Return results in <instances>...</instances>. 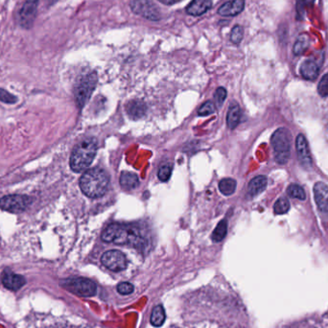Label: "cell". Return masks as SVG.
I'll use <instances>...</instances> for the list:
<instances>
[{
	"label": "cell",
	"mask_w": 328,
	"mask_h": 328,
	"mask_svg": "<svg viewBox=\"0 0 328 328\" xmlns=\"http://www.w3.org/2000/svg\"><path fill=\"white\" fill-rule=\"evenodd\" d=\"M97 82L96 73H90L82 77L75 88V99L79 108H82L89 99Z\"/></svg>",
	"instance_id": "cell-6"
},
{
	"label": "cell",
	"mask_w": 328,
	"mask_h": 328,
	"mask_svg": "<svg viewBox=\"0 0 328 328\" xmlns=\"http://www.w3.org/2000/svg\"><path fill=\"white\" fill-rule=\"evenodd\" d=\"M296 148H297V154L300 162L305 168L312 166V158L309 145L307 142V139L305 138L304 134H300L297 136L296 140Z\"/></svg>",
	"instance_id": "cell-10"
},
{
	"label": "cell",
	"mask_w": 328,
	"mask_h": 328,
	"mask_svg": "<svg viewBox=\"0 0 328 328\" xmlns=\"http://www.w3.org/2000/svg\"><path fill=\"white\" fill-rule=\"evenodd\" d=\"M103 241L107 243L118 245H132L134 247H142L143 240L138 235L137 231L133 228L122 226L118 224H111L102 233Z\"/></svg>",
	"instance_id": "cell-3"
},
{
	"label": "cell",
	"mask_w": 328,
	"mask_h": 328,
	"mask_svg": "<svg viewBox=\"0 0 328 328\" xmlns=\"http://www.w3.org/2000/svg\"><path fill=\"white\" fill-rule=\"evenodd\" d=\"M97 148V140L93 137L86 138L75 146L70 157L71 169L77 173L85 170L95 158Z\"/></svg>",
	"instance_id": "cell-2"
},
{
	"label": "cell",
	"mask_w": 328,
	"mask_h": 328,
	"mask_svg": "<svg viewBox=\"0 0 328 328\" xmlns=\"http://www.w3.org/2000/svg\"><path fill=\"white\" fill-rule=\"evenodd\" d=\"M245 7V0H232L224 4L218 10L219 14L223 16H235L242 12Z\"/></svg>",
	"instance_id": "cell-14"
},
{
	"label": "cell",
	"mask_w": 328,
	"mask_h": 328,
	"mask_svg": "<svg viewBox=\"0 0 328 328\" xmlns=\"http://www.w3.org/2000/svg\"><path fill=\"white\" fill-rule=\"evenodd\" d=\"M314 197L319 209L328 215V185L318 182L314 185Z\"/></svg>",
	"instance_id": "cell-11"
},
{
	"label": "cell",
	"mask_w": 328,
	"mask_h": 328,
	"mask_svg": "<svg viewBox=\"0 0 328 328\" xmlns=\"http://www.w3.org/2000/svg\"><path fill=\"white\" fill-rule=\"evenodd\" d=\"M228 231V222L227 220H222L212 233V240L214 242H221L227 235Z\"/></svg>",
	"instance_id": "cell-24"
},
{
	"label": "cell",
	"mask_w": 328,
	"mask_h": 328,
	"mask_svg": "<svg viewBox=\"0 0 328 328\" xmlns=\"http://www.w3.org/2000/svg\"><path fill=\"white\" fill-rule=\"evenodd\" d=\"M310 38L306 34H303L299 36L297 39L295 46H294V53L295 55H302L309 47Z\"/></svg>",
	"instance_id": "cell-23"
},
{
	"label": "cell",
	"mask_w": 328,
	"mask_h": 328,
	"mask_svg": "<svg viewBox=\"0 0 328 328\" xmlns=\"http://www.w3.org/2000/svg\"><path fill=\"white\" fill-rule=\"evenodd\" d=\"M267 178L265 176L255 177L249 183L248 193L253 197L260 194L262 191L265 190V188L267 186Z\"/></svg>",
	"instance_id": "cell-17"
},
{
	"label": "cell",
	"mask_w": 328,
	"mask_h": 328,
	"mask_svg": "<svg viewBox=\"0 0 328 328\" xmlns=\"http://www.w3.org/2000/svg\"><path fill=\"white\" fill-rule=\"evenodd\" d=\"M304 6H311L314 4L315 0H300Z\"/></svg>",
	"instance_id": "cell-35"
},
{
	"label": "cell",
	"mask_w": 328,
	"mask_h": 328,
	"mask_svg": "<svg viewBox=\"0 0 328 328\" xmlns=\"http://www.w3.org/2000/svg\"><path fill=\"white\" fill-rule=\"evenodd\" d=\"M236 184H237L236 181L233 179H231V178L224 179L219 182V190L222 194L225 195V196H231L235 192Z\"/></svg>",
	"instance_id": "cell-22"
},
{
	"label": "cell",
	"mask_w": 328,
	"mask_h": 328,
	"mask_svg": "<svg viewBox=\"0 0 328 328\" xmlns=\"http://www.w3.org/2000/svg\"><path fill=\"white\" fill-rule=\"evenodd\" d=\"M0 101L7 104H14L17 101V98L13 96L10 92L0 88Z\"/></svg>",
	"instance_id": "cell-31"
},
{
	"label": "cell",
	"mask_w": 328,
	"mask_h": 328,
	"mask_svg": "<svg viewBox=\"0 0 328 328\" xmlns=\"http://www.w3.org/2000/svg\"><path fill=\"white\" fill-rule=\"evenodd\" d=\"M318 92L322 97L328 96V73L324 75L318 85Z\"/></svg>",
	"instance_id": "cell-28"
},
{
	"label": "cell",
	"mask_w": 328,
	"mask_h": 328,
	"mask_svg": "<svg viewBox=\"0 0 328 328\" xmlns=\"http://www.w3.org/2000/svg\"><path fill=\"white\" fill-rule=\"evenodd\" d=\"M227 98V90L224 87H218L214 93V99L218 106H222Z\"/></svg>",
	"instance_id": "cell-32"
},
{
	"label": "cell",
	"mask_w": 328,
	"mask_h": 328,
	"mask_svg": "<svg viewBox=\"0 0 328 328\" xmlns=\"http://www.w3.org/2000/svg\"><path fill=\"white\" fill-rule=\"evenodd\" d=\"M165 322V311L161 305L156 306L151 314V324L156 327L160 328Z\"/></svg>",
	"instance_id": "cell-21"
},
{
	"label": "cell",
	"mask_w": 328,
	"mask_h": 328,
	"mask_svg": "<svg viewBox=\"0 0 328 328\" xmlns=\"http://www.w3.org/2000/svg\"><path fill=\"white\" fill-rule=\"evenodd\" d=\"M131 9L134 13L142 15L150 20L157 21L161 17L158 7L150 0H132Z\"/></svg>",
	"instance_id": "cell-8"
},
{
	"label": "cell",
	"mask_w": 328,
	"mask_h": 328,
	"mask_svg": "<svg viewBox=\"0 0 328 328\" xmlns=\"http://www.w3.org/2000/svg\"><path fill=\"white\" fill-rule=\"evenodd\" d=\"M289 209H290V203L286 198H283V197L280 198L274 206L275 213L279 214V215L287 213L289 211Z\"/></svg>",
	"instance_id": "cell-26"
},
{
	"label": "cell",
	"mask_w": 328,
	"mask_h": 328,
	"mask_svg": "<svg viewBox=\"0 0 328 328\" xmlns=\"http://www.w3.org/2000/svg\"><path fill=\"white\" fill-rule=\"evenodd\" d=\"M158 1H160L161 3H163L165 5H174V4H176V3H178L182 0H158Z\"/></svg>",
	"instance_id": "cell-34"
},
{
	"label": "cell",
	"mask_w": 328,
	"mask_h": 328,
	"mask_svg": "<svg viewBox=\"0 0 328 328\" xmlns=\"http://www.w3.org/2000/svg\"><path fill=\"white\" fill-rule=\"evenodd\" d=\"M120 184L126 190H132L139 185L137 175L131 172H123L120 176Z\"/></svg>",
	"instance_id": "cell-18"
},
{
	"label": "cell",
	"mask_w": 328,
	"mask_h": 328,
	"mask_svg": "<svg viewBox=\"0 0 328 328\" xmlns=\"http://www.w3.org/2000/svg\"><path fill=\"white\" fill-rule=\"evenodd\" d=\"M109 178L107 172L99 167L85 171L80 179V187L83 193L89 198H99L106 193Z\"/></svg>",
	"instance_id": "cell-1"
},
{
	"label": "cell",
	"mask_w": 328,
	"mask_h": 328,
	"mask_svg": "<svg viewBox=\"0 0 328 328\" xmlns=\"http://www.w3.org/2000/svg\"><path fill=\"white\" fill-rule=\"evenodd\" d=\"M38 0H27L20 11V21L25 27H30L36 16Z\"/></svg>",
	"instance_id": "cell-13"
},
{
	"label": "cell",
	"mask_w": 328,
	"mask_h": 328,
	"mask_svg": "<svg viewBox=\"0 0 328 328\" xmlns=\"http://www.w3.org/2000/svg\"><path fill=\"white\" fill-rule=\"evenodd\" d=\"M127 112L133 119L141 118L145 114V104L140 101H132L127 106Z\"/></svg>",
	"instance_id": "cell-19"
},
{
	"label": "cell",
	"mask_w": 328,
	"mask_h": 328,
	"mask_svg": "<svg viewBox=\"0 0 328 328\" xmlns=\"http://www.w3.org/2000/svg\"><path fill=\"white\" fill-rule=\"evenodd\" d=\"M244 30L243 28L240 25H236L233 27V29L231 30V40L235 43V44H239L241 42V40L243 39Z\"/></svg>",
	"instance_id": "cell-27"
},
{
	"label": "cell",
	"mask_w": 328,
	"mask_h": 328,
	"mask_svg": "<svg viewBox=\"0 0 328 328\" xmlns=\"http://www.w3.org/2000/svg\"><path fill=\"white\" fill-rule=\"evenodd\" d=\"M241 118V109L237 103H231V107L228 112V125L231 129H235L240 122Z\"/></svg>",
	"instance_id": "cell-20"
},
{
	"label": "cell",
	"mask_w": 328,
	"mask_h": 328,
	"mask_svg": "<svg viewBox=\"0 0 328 328\" xmlns=\"http://www.w3.org/2000/svg\"><path fill=\"white\" fill-rule=\"evenodd\" d=\"M271 143L275 151L276 161L280 164H285L290 157L291 137L290 133L285 128L278 129L271 138Z\"/></svg>",
	"instance_id": "cell-4"
},
{
	"label": "cell",
	"mask_w": 328,
	"mask_h": 328,
	"mask_svg": "<svg viewBox=\"0 0 328 328\" xmlns=\"http://www.w3.org/2000/svg\"><path fill=\"white\" fill-rule=\"evenodd\" d=\"M172 169L169 165H162L158 170V179L161 182H167L170 179Z\"/></svg>",
	"instance_id": "cell-30"
},
{
	"label": "cell",
	"mask_w": 328,
	"mask_h": 328,
	"mask_svg": "<svg viewBox=\"0 0 328 328\" xmlns=\"http://www.w3.org/2000/svg\"><path fill=\"white\" fill-rule=\"evenodd\" d=\"M300 71L304 79L313 81V80H316L317 77L319 76L320 68H319V65L317 64L316 61H313V60H307L301 65Z\"/></svg>",
	"instance_id": "cell-16"
},
{
	"label": "cell",
	"mask_w": 328,
	"mask_h": 328,
	"mask_svg": "<svg viewBox=\"0 0 328 328\" xmlns=\"http://www.w3.org/2000/svg\"><path fill=\"white\" fill-rule=\"evenodd\" d=\"M212 7V0H192L186 7V12L190 15H202Z\"/></svg>",
	"instance_id": "cell-15"
},
{
	"label": "cell",
	"mask_w": 328,
	"mask_h": 328,
	"mask_svg": "<svg viewBox=\"0 0 328 328\" xmlns=\"http://www.w3.org/2000/svg\"><path fill=\"white\" fill-rule=\"evenodd\" d=\"M214 111H215V105L212 102L207 101L199 109V115L200 116H207V115L213 113Z\"/></svg>",
	"instance_id": "cell-29"
},
{
	"label": "cell",
	"mask_w": 328,
	"mask_h": 328,
	"mask_svg": "<svg viewBox=\"0 0 328 328\" xmlns=\"http://www.w3.org/2000/svg\"><path fill=\"white\" fill-rule=\"evenodd\" d=\"M102 264L112 272H121L127 268V259L120 251L111 250L106 252L101 257Z\"/></svg>",
	"instance_id": "cell-9"
},
{
	"label": "cell",
	"mask_w": 328,
	"mask_h": 328,
	"mask_svg": "<svg viewBox=\"0 0 328 328\" xmlns=\"http://www.w3.org/2000/svg\"><path fill=\"white\" fill-rule=\"evenodd\" d=\"M61 285L67 291L82 298L93 297L96 294V285L92 280L84 278L62 280Z\"/></svg>",
	"instance_id": "cell-5"
},
{
	"label": "cell",
	"mask_w": 328,
	"mask_h": 328,
	"mask_svg": "<svg viewBox=\"0 0 328 328\" xmlns=\"http://www.w3.org/2000/svg\"><path fill=\"white\" fill-rule=\"evenodd\" d=\"M287 194L289 195L292 198L299 199V200H302V201H304L306 199V194H305L304 187H302L301 185H299L297 183H292L288 186Z\"/></svg>",
	"instance_id": "cell-25"
},
{
	"label": "cell",
	"mask_w": 328,
	"mask_h": 328,
	"mask_svg": "<svg viewBox=\"0 0 328 328\" xmlns=\"http://www.w3.org/2000/svg\"><path fill=\"white\" fill-rule=\"evenodd\" d=\"M1 281H2L3 285L11 291L19 290L21 287L24 286L25 283H26V280L22 276L16 275L9 270H5L2 273Z\"/></svg>",
	"instance_id": "cell-12"
},
{
	"label": "cell",
	"mask_w": 328,
	"mask_h": 328,
	"mask_svg": "<svg viewBox=\"0 0 328 328\" xmlns=\"http://www.w3.org/2000/svg\"><path fill=\"white\" fill-rule=\"evenodd\" d=\"M31 202V198L25 195H9L0 199V208L8 212L19 213L24 211Z\"/></svg>",
	"instance_id": "cell-7"
},
{
	"label": "cell",
	"mask_w": 328,
	"mask_h": 328,
	"mask_svg": "<svg viewBox=\"0 0 328 328\" xmlns=\"http://www.w3.org/2000/svg\"><path fill=\"white\" fill-rule=\"evenodd\" d=\"M117 291L121 295H131L134 292V286L129 282H122L117 286Z\"/></svg>",
	"instance_id": "cell-33"
}]
</instances>
